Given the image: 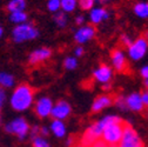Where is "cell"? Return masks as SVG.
<instances>
[{"label":"cell","instance_id":"obj_1","mask_svg":"<svg viewBox=\"0 0 148 147\" xmlns=\"http://www.w3.org/2000/svg\"><path fill=\"white\" fill-rule=\"evenodd\" d=\"M34 101V92L33 89L26 85H19L14 88L10 98V105L16 112H25L33 105Z\"/></svg>","mask_w":148,"mask_h":147},{"label":"cell","instance_id":"obj_2","mask_svg":"<svg viewBox=\"0 0 148 147\" xmlns=\"http://www.w3.org/2000/svg\"><path fill=\"white\" fill-rule=\"evenodd\" d=\"M38 36H39V31L29 23L16 25L12 30V39L16 44L34 40L35 38H38Z\"/></svg>","mask_w":148,"mask_h":147},{"label":"cell","instance_id":"obj_3","mask_svg":"<svg viewBox=\"0 0 148 147\" xmlns=\"http://www.w3.org/2000/svg\"><path fill=\"white\" fill-rule=\"evenodd\" d=\"M5 131L10 134L15 135L19 140H25L29 135L31 126L25 118L18 117L5 124Z\"/></svg>","mask_w":148,"mask_h":147},{"label":"cell","instance_id":"obj_4","mask_svg":"<svg viewBox=\"0 0 148 147\" xmlns=\"http://www.w3.org/2000/svg\"><path fill=\"white\" fill-rule=\"evenodd\" d=\"M125 127L126 125H123L122 122H114L108 125L102 132L101 139L108 146H118L123 137Z\"/></svg>","mask_w":148,"mask_h":147},{"label":"cell","instance_id":"obj_5","mask_svg":"<svg viewBox=\"0 0 148 147\" xmlns=\"http://www.w3.org/2000/svg\"><path fill=\"white\" fill-rule=\"evenodd\" d=\"M148 51V40L145 38H138L128 47V57L133 61L141 60Z\"/></svg>","mask_w":148,"mask_h":147},{"label":"cell","instance_id":"obj_6","mask_svg":"<svg viewBox=\"0 0 148 147\" xmlns=\"http://www.w3.org/2000/svg\"><path fill=\"white\" fill-rule=\"evenodd\" d=\"M118 147H145L139 133L132 126L126 125L123 137L118 145Z\"/></svg>","mask_w":148,"mask_h":147},{"label":"cell","instance_id":"obj_7","mask_svg":"<svg viewBox=\"0 0 148 147\" xmlns=\"http://www.w3.org/2000/svg\"><path fill=\"white\" fill-rule=\"evenodd\" d=\"M54 104L52 101L51 98L48 97H41L35 101V106H34V113L38 115L39 118L44 119V118H48L52 115V111H53Z\"/></svg>","mask_w":148,"mask_h":147},{"label":"cell","instance_id":"obj_8","mask_svg":"<svg viewBox=\"0 0 148 147\" xmlns=\"http://www.w3.org/2000/svg\"><path fill=\"white\" fill-rule=\"evenodd\" d=\"M71 112H72L71 105L65 100H59L58 102L54 104L51 117L55 120H65L69 117Z\"/></svg>","mask_w":148,"mask_h":147},{"label":"cell","instance_id":"obj_9","mask_svg":"<svg viewBox=\"0 0 148 147\" xmlns=\"http://www.w3.org/2000/svg\"><path fill=\"white\" fill-rule=\"evenodd\" d=\"M95 35V28L90 25H84L80 26L75 33H74V40H75L78 44L82 45L88 43L90 39H93Z\"/></svg>","mask_w":148,"mask_h":147},{"label":"cell","instance_id":"obj_10","mask_svg":"<svg viewBox=\"0 0 148 147\" xmlns=\"http://www.w3.org/2000/svg\"><path fill=\"white\" fill-rule=\"evenodd\" d=\"M93 77L98 82L105 85V84L110 82V79L113 77V71L107 65H100L99 67H97L94 69Z\"/></svg>","mask_w":148,"mask_h":147},{"label":"cell","instance_id":"obj_11","mask_svg":"<svg viewBox=\"0 0 148 147\" xmlns=\"http://www.w3.org/2000/svg\"><path fill=\"white\" fill-rule=\"evenodd\" d=\"M126 102H127L128 109L132 112H140L145 107L143 100H142V94L138 93V92H133V93L128 94L126 97Z\"/></svg>","mask_w":148,"mask_h":147},{"label":"cell","instance_id":"obj_12","mask_svg":"<svg viewBox=\"0 0 148 147\" xmlns=\"http://www.w3.org/2000/svg\"><path fill=\"white\" fill-rule=\"evenodd\" d=\"M51 49L47 47H39L34 49L33 52H31L29 57H28V61L32 65H38L40 63H44L45 60H47L51 57Z\"/></svg>","mask_w":148,"mask_h":147},{"label":"cell","instance_id":"obj_13","mask_svg":"<svg viewBox=\"0 0 148 147\" xmlns=\"http://www.w3.org/2000/svg\"><path fill=\"white\" fill-rule=\"evenodd\" d=\"M109 19V12L103 7H94L89 11V21L93 25L101 24Z\"/></svg>","mask_w":148,"mask_h":147},{"label":"cell","instance_id":"obj_14","mask_svg":"<svg viewBox=\"0 0 148 147\" xmlns=\"http://www.w3.org/2000/svg\"><path fill=\"white\" fill-rule=\"evenodd\" d=\"M110 58H112V65L116 71H119V72L125 71L126 65H127V60H126L125 53L121 49H114L112 52Z\"/></svg>","mask_w":148,"mask_h":147},{"label":"cell","instance_id":"obj_15","mask_svg":"<svg viewBox=\"0 0 148 147\" xmlns=\"http://www.w3.org/2000/svg\"><path fill=\"white\" fill-rule=\"evenodd\" d=\"M112 104H113V100L109 95H107V94L99 95L98 98H95L93 104H92V111H93L94 113L101 112V111H103L105 108L109 107Z\"/></svg>","mask_w":148,"mask_h":147},{"label":"cell","instance_id":"obj_16","mask_svg":"<svg viewBox=\"0 0 148 147\" xmlns=\"http://www.w3.org/2000/svg\"><path fill=\"white\" fill-rule=\"evenodd\" d=\"M49 128H51V133L54 134L57 138H64L67 133V128H66V125H65L64 120L53 119V121L49 125Z\"/></svg>","mask_w":148,"mask_h":147},{"label":"cell","instance_id":"obj_17","mask_svg":"<svg viewBox=\"0 0 148 147\" xmlns=\"http://www.w3.org/2000/svg\"><path fill=\"white\" fill-rule=\"evenodd\" d=\"M6 10L10 13L24 12L26 10V0H10L6 5Z\"/></svg>","mask_w":148,"mask_h":147},{"label":"cell","instance_id":"obj_18","mask_svg":"<svg viewBox=\"0 0 148 147\" xmlns=\"http://www.w3.org/2000/svg\"><path fill=\"white\" fill-rule=\"evenodd\" d=\"M133 11L135 15L141 18V19H148V1L136 3L133 7Z\"/></svg>","mask_w":148,"mask_h":147},{"label":"cell","instance_id":"obj_19","mask_svg":"<svg viewBox=\"0 0 148 147\" xmlns=\"http://www.w3.org/2000/svg\"><path fill=\"white\" fill-rule=\"evenodd\" d=\"M0 85L3 88H12L15 85V79L11 73L1 72L0 73Z\"/></svg>","mask_w":148,"mask_h":147},{"label":"cell","instance_id":"obj_20","mask_svg":"<svg viewBox=\"0 0 148 147\" xmlns=\"http://www.w3.org/2000/svg\"><path fill=\"white\" fill-rule=\"evenodd\" d=\"M53 21L55 23L59 28H64L67 26L68 24V16H67V13H65L64 11H60L58 13H55L53 15Z\"/></svg>","mask_w":148,"mask_h":147},{"label":"cell","instance_id":"obj_21","mask_svg":"<svg viewBox=\"0 0 148 147\" xmlns=\"http://www.w3.org/2000/svg\"><path fill=\"white\" fill-rule=\"evenodd\" d=\"M27 14L26 12H15V13H10V21L13 23L15 26L16 25H21L27 21Z\"/></svg>","mask_w":148,"mask_h":147},{"label":"cell","instance_id":"obj_22","mask_svg":"<svg viewBox=\"0 0 148 147\" xmlns=\"http://www.w3.org/2000/svg\"><path fill=\"white\" fill-rule=\"evenodd\" d=\"M79 6V0H61V11L65 13H71Z\"/></svg>","mask_w":148,"mask_h":147},{"label":"cell","instance_id":"obj_23","mask_svg":"<svg viewBox=\"0 0 148 147\" xmlns=\"http://www.w3.org/2000/svg\"><path fill=\"white\" fill-rule=\"evenodd\" d=\"M32 145H33V147H51L46 137H42V135L32 138Z\"/></svg>","mask_w":148,"mask_h":147},{"label":"cell","instance_id":"obj_24","mask_svg":"<svg viewBox=\"0 0 148 147\" xmlns=\"http://www.w3.org/2000/svg\"><path fill=\"white\" fill-rule=\"evenodd\" d=\"M47 10L52 13H58L61 10V0H47Z\"/></svg>","mask_w":148,"mask_h":147},{"label":"cell","instance_id":"obj_25","mask_svg":"<svg viewBox=\"0 0 148 147\" xmlns=\"http://www.w3.org/2000/svg\"><path fill=\"white\" fill-rule=\"evenodd\" d=\"M64 67L67 71H73L78 67V60L75 57H67L64 60Z\"/></svg>","mask_w":148,"mask_h":147},{"label":"cell","instance_id":"obj_26","mask_svg":"<svg viewBox=\"0 0 148 147\" xmlns=\"http://www.w3.org/2000/svg\"><path fill=\"white\" fill-rule=\"evenodd\" d=\"M114 104H115V106L120 109V111H122V112L128 111L127 102H126V97H122V95L116 97V98H115V100H114Z\"/></svg>","mask_w":148,"mask_h":147},{"label":"cell","instance_id":"obj_27","mask_svg":"<svg viewBox=\"0 0 148 147\" xmlns=\"http://www.w3.org/2000/svg\"><path fill=\"white\" fill-rule=\"evenodd\" d=\"M95 0H79V7L84 11H90L94 8Z\"/></svg>","mask_w":148,"mask_h":147},{"label":"cell","instance_id":"obj_28","mask_svg":"<svg viewBox=\"0 0 148 147\" xmlns=\"http://www.w3.org/2000/svg\"><path fill=\"white\" fill-rule=\"evenodd\" d=\"M120 39H121V43H122L127 48L131 46V45L133 44V41H134V40L131 38V35H128V34H122Z\"/></svg>","mask_w":148,"mask_h":147},{"label":"cell","instance_id":"obj_29","mask_svg":"<svg viewBox=\"0 0 148 147\" xmlns=\"http://www.w3.org/2000/svg\"><path fill=\"white\" fill-rule=\"evenodd\" d=\"M40 128H41V127H39V126H33V127H31V131H29V137H31V139L38 137V135H41V134H40Z\"/></svg>","mask_w":148,"mask_h":147},{"label":"cell","instance_id":"obj_30","mask_svg":"<svg viewBox=\"0 0 148 147\" xmlns=\"http://www.w3.org/2000/svg\"><path fill=\"white\" fill-rule=\"evenodd\" d=\"M85 16L82 15V14H79V15H77L75 16V24L77 25H79V26H84L85 25Z\"/></svg>","mask_w":148,"mask_h":147},{"label":"cell","instance_id":"obj_31","mask_svg":"<svg viewBox=\"0 0 148 147\" xmlns=\"http://www.w3.org/2000/svg\"><path fill=\"white\" fill-rule=\"evenodd\" d=\"M49 133H51L49 126H41V128H40V134H41L42 137H47Z\"/></svg>","mask_w":148,"mask_h":147},{"label":"cell","instance_id":"obj_32","mask_svg":"<svg viewBox=\"0 0 148 147\" xmlns=\"http://www.w3.org/2000/svg\"><path fill=\"white\" fill-rule=\"evenodd\" d=\"M82 54H84V48H82V46H78L75 49H74V57H75V58L82 57Z\"/></svg>","mask_w":148,"mask_h":147},{"label":"cell","instance_id":"obj_33","mask_svg":"<svg viewBox=\"0 0 148 147\" xmlns=\"http://www.w3.org/2000/svg\"><path fill=\"white\" fill-rule=\"evenodd\" d=\"M140 74L143 79H148V65H145L141 69H140Z\"/></svg>","mask_w":148,"mask_h":147},{"label":"cell","instance_id":"obj_34","mask_svg":"<svg viewBox=\"0 0 148 147\" xmlns=\"http://www.w3.org/2000/svg\"><path fill=\"white\" fill-rule=\"evenodd\" d=\"M5 99H6V93H5V89L1 88L0 89V106H4V102H5Z\"/></svg>","mask_w":148,"mask_h":147},{"label":"cell","instance_id":"obj_35","mask_svg":"<svg viewBox=\"0 0 148 147\" xmlns=\"http://www.w3.org/2000/svg\"><path fill=\"white\" fill-rule=\"evenodd\" d=\"M90 147H109L102 139H100V140H98L95 144H93V145H92Z\"/></svg>","mask_w":148,"mask_h":147},{"label":"cell","instance_id":"obj_36","mask_svg":"<svg viewBox=\"0 0 148 147\" xmlns=\"http://www.w3.org/2000/svg\"><path fill=\"white\" fill-rule=\"evenodd\" d=\"M142 100H143V105L145 107H148V89H146L145 92H142Z\"/></svg>","mask_w":148,"mask_h":147},{"label":"cell","instance_id":"obj_37","mask_svg":"<svg viewBox=\"0 0 148 147\" xmlns=\"http://www.w3.org/2000/svg\"><path fill=\"white\" fill-rule=\"evenodd\" d=\"M73 142H74V139H73V138H68V139L66 140V146H68V147H69V146H72V145H73Z\"/></svg>","mask_w":148,"mask_h":147},{"label":"cell","instance_id":"obj_38","mask_svg":"<svg viewBox=\"0 0 148 147\" xmlns=\"http://www.w3.org/2000/svg\"><path fill=\"white\" fill-rule=\"evenodd\" d=\"M95 1L99 4H108V3L112 1V0H95Z\"/></svg>","mask_w":148,"mask_h":147},{"label":"cell","instance_id":"obj_39","mask_svg":"<svg viewBox=\"0 0 148 147\" xmlns=\"http://www.w3.org/2000/svg\"><path fill=\"white\" fill-rule=\"evenodd\" d=\"M103 86V89L105 91H108V89H110V82H108V84H105V85H102Z\"/></svg>","mask_w":148,"mask_h":147},{"label":"cell","instance_id":"obj_40","mask_svg":"<svg viewBox=\"0 0 148 147\" xmlns=\"http://www.w3.org/2000/svg\"><path fill=\"white\" fill-rule=\"evenodd\" d=\"M143 85H145V87L148 89V79H145V80H143Z\"/></svg>","mask_w":148,"mask_h":147},{"label":"cell","instance_id":"obj_41","mask_svg":"<svg viewBox=\"0 0 148 147\" xmlns=\"http://www.w3.org/2000/svg\"><path fill=\"white\" fill-rule=\"evenodd\" d=\"M3 35H4V27L1 26V27H0V36L3 38Z\"/></svg>","mask_w":148,"mask_h":147},{"label":"cell","instance_id":"obj_42","mask_svg":"<svg viewBox=\"0 0 148 147\" xmlns=\"http://www.w3.org/2000/svg\"><path fill=\"white\" fill-rule=\"evenodd\" d=\"M145 38L148 40V30H147V31H146V33H145Z\"/></svg>","mask_w":148,"mask_h":147},{"label":"cell","instance_id":"obj_43","mask_svg":"<svg viewBox=\"0 0 148 147\" xmlns=\"http://www.w3.org/2000/svg\"><path fill=\"white\" fill-rule=\"evenodd\" d=\"M109 147H118V146H109Z\"/></svg>","mask_w":148,"mask_h":147},{"label":"cell","instance_id":"obj_44","mask_svg":"<svg viewBox=\"0 0 148 147\" xmlns=\"http://www.w3.org/2000/svg\"><path fill=\"white\" fill-rule=\"evenodd\" d=\"M80 147H86V146H80Z\"/></svg>","mask_w":148,"mask_h":147}]
</instances>
